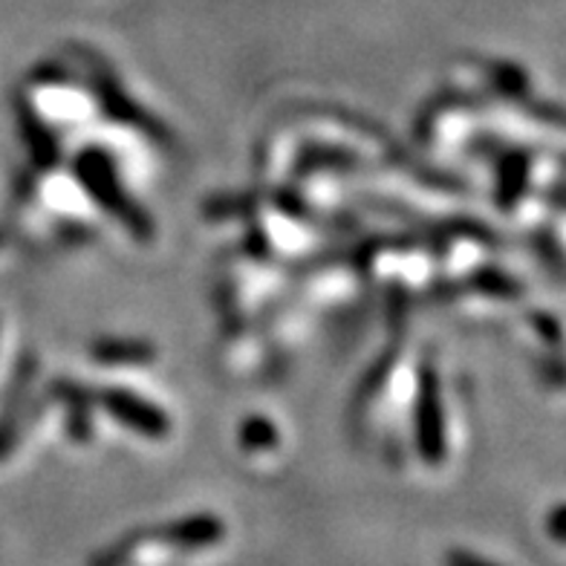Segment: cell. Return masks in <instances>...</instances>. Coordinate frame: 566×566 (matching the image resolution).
<instances>
[{"mask_svg": "<svg viewBox=\"0 0 566 566\" xmlns=\"http://www.w3.org/2000/svg\"><path fill=\"white\" fill-rule=\"evenodd\" d=\"M549 530L558 541H566V506L555 509V514H552V521H549Z\"/></svg>", "mask_w": 566, "mask_h": 566, "instance_id": "1", "label": "cell"}, {"mask_svg": "<svg viewBox=\"0 0 566 566\" xmlns=\"http://www.w3.org/2000/svg\"><path fill=\"white\" fill-rule=\"evenodd\" d=\"M448 566H492V564L471 558V555H462V552H451V555H448Z\"/></svg>", "mask_w": 566, "mask_h": 566, "instance_id": "2", "label": "cell"}]
</instances>
